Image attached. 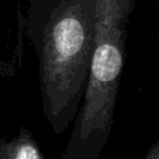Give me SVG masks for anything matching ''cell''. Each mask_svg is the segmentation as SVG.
I'll return each mask as SVG.
<instances>
[{
    "instance_id": "4",
    "label": "cell",
    "mask_w": 159,
    "mask_h": 159,
    "mask_svg": "<svg viewBox=\"0 0 159 159\" xmlns=\"http://www.w3.org/2000/svg\"><path fill=\"white\" fill-rule=\"evenodd\" d=\"M143 159H159V137L149 147Z\"/></svg>"
},
{
    "instance_id": "2",
    "label": "cell",
    "mask_w": 159,
    "mask_h": 159,
    "mask_svg": "<svg viewBox=\"0 0 159 159\" xmlns=\"http://www.w3.org/2000/svg\"><path fill=\"white\" fill-rule=\"evenodd\" d=\"M135 0H94V45L84 94L61 159H99L114 124Z\"/></svg>"
},
{
    "instance_id": "3",
    "label": "cell",
    "mask_w": 159,
    "mask_h": 159,
    "mask_svg": "<svg viewBox=\"0 0 159 159\" xmlns=\"http://www.w3.org/2000/svg\"><path fill=\"white\" fill-rule=\"evenodd\" d=\"M0 159H46L31 130L21 127L16 137L0 138Z\"/></svg>"
},
{
    "instance_id": "1",
    "label": "cell",
    "mask_w": 159,
    "mask_h": 159,
    "mask_svg": "<svg viewBox=\"0 0 159 159\" xmlns=\"http://www.w3.org/2000/svg\"><path fill=\"white\" fill-rule=\"evenodd\" d=\"M31 40L43 117L60 135L73 123L84 94L94 45V0H61L35 24Z\"/></svg>"
}]
</instances>
